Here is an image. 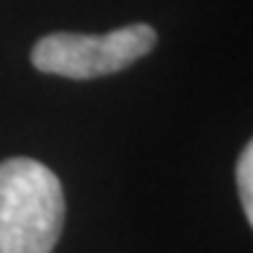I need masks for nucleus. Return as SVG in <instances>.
<instances>
[{
  "label": "nucleus",
  "mask_w": 253,
  "mask_h": 253,
  "mask_svg": "<svg viewBox=\"0 0 253 253\" xmlns=\"http://www.w3.org/2000/svg\"><path fill=\"white\" fill-rule=\"evenodd\" d=\"M65 222L57 173L34 158L0 163V253H52Z\"/></svg>",
  "instance_id": "f257e3e1"
},
{
  "label": "nucleus",
  "mask_w": 253,
  "mask_h": 253,
  "mask_svg": "<svg viewBox=\"0 0 253 253\" xmlns=\"http://www.w3.org/2000/svg\"><path fill=\"white\" fill-rule=\"evenodd\" d=\"M158 34L147 24L114 29L103 37L57 31L42 37L31 49V62L39 73L90 80L114 75L137 62L155 47Z\"/></svg>",
  "instance_id": "f03ea898"
},
{
  "label": "nucleus",
  "mask_w": 253,
  "mask_h": 253,
  "mask_svg": "<svg viewBox=\"0 0 253 253\" xmlns=\"http://www.w3.org/2000/svg\"><path fill=\"white\" fill-rule=\"evenodd\" d=\"M238 191H240V204H243L246 220L253 225V145L248 142L243 153L238 158Z\"/></svg>",
  "instance_id": "7ed1b4c3"
}]
</instances>
